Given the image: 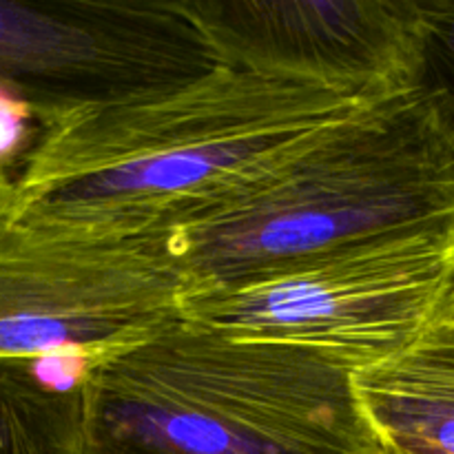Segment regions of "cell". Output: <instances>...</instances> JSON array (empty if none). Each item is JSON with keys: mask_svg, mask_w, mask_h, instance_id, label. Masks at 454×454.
<instances>
[{"mask_svg": "<svg viewBox=\"0 0 454 454\" xmlns=\"http://www.w3.org/2000/svg\"><path fill=\"white\" fill-rule=\"evenodd\" d=\"M381 100L217 65L171 87L40 120L13 182L22 200L62 220L176 231Z\"/></svg>", "mask_w": 454, "mask_h": 454, "instance_id": "6da1fadb", "label": "cell"}, {"mask_svg": "<svg viewBox=\"0 0 454 454\" xmlns=\"http://www.w3.org/2000/svg\"><path fill=\"white\" fill-rule=\"evenodd\" d=\"M353 375L180 315L93 364L80 454H377Z\"/></svg>", "mask_w": 454, "mask_h": 454, "instance_id": "7a4b0ae2", "label": "cell"}, {"mask_svg": "<svg viewBox=\"0 0 454 454\" xmlns=\"http://www.w3.org/2000/svg\"><path fill=\"white\" fill-rule=\"evenodd\" d=\"M437 231H454V142L415 87L331 129L173 238L186 288H204Z\"/></svg>", "mask_w": 454, "mask_h": 454, "instance_id": "3957f363", "label": "cell"}, {"mask_svg": "<svg viewBox=\"0 0 454 454\" xmlns=\"http://www.w3.org/2000/svg\"><path fill=\"white\" fill-rule=\"evenodd\" d=\"M184 291L173 231L62 220L0 168V357L100 362L180 317Z\"/></svg>", "mask_w": 454, "mask_h": 454, "instance_id": "277c9868", "label": "cell"}, {"mask_svg": "<svg viewBox=\"0 0 454 454\" xmlns=\"http://www.w3.org/2000/svg\"><path fill=\"white\" fill-rule=\"evenodd\" d=\"M452 293L454 231H437L186 288L180 315L233 335L306 346L357 372L415 344Z\"/></svg>", "mask_w": 454, "mask_h": 454, "instance_id": "5b68a950", "label": "cell"}, {"mask_svg": "<svg viewBox=\"0 0 454 454\" xmlns=\"http://www.w3.org/2000/svg\"><path fill=\"white\" fill-rule=\"evenodd\" d=\"M215 67L182 0H0V87L25 98L38 122Z\"/></svg>", "mask_w": 454, "mask_h": 454, "instance_id": "8992f818", "label": "cell"}, {"mask_svg": "<svg viewBox=\"0 0 454 454\" xmlns=\"http://www.w3.org/2000/svg\"><path fill=\"white\" fill-rule=\"evenodd\" d=\"M217 65L393 98L417 87L419 0H182Z\"/></svg>", "mask_w": 454, "mask_h": 454, "instance_id": "52a82bcc", "label": "cell"}, {"mask_svg": "<svg viewBox=\"0 0 454 454\" xmlns=\"http://www.w3.org/2000/svg\"><path fill=\"white\" fill-rule=\"evenodd\" d=\"M353 386L377 454H454V293L415 344Z\"/></svg>", "mask_w": 454, "mask_h": 454, "instance_id": "ba28073f", "label": "cell"}, {"mask_svg": "<svg viewBox=\"0 0 454 454\" xmlns=\"http://www.w3.org/2000/svg\"><path fill=\"white\" fill-rule=\"evenodd\" d=\"M82 390H56L35 359L0 357V454H80Z\"/></svg>", "mask_w": 454, "mask_h": 454, "instance_id": "9c48e42d", "label": "cell"}, {"mask_svg": "<svg viewBox=\"0 0 454 454\" xmlns=\"http://www.w3.org/2000/svg\"><path fill=\"white\" fill-rule=\"evenodd\" d=\"M419 29L417 87L434 102L454 142V0H419Z\"/></svg>", "mask_w": 454, "mask_h": 454, "instance_id": "30bf717a", "label": "cell"}, {"mask_svg": "<svg viewBox=\"0 0 454 454\" xmlns=\"http://www.w3.org/2000/svg\"><path fill=\"white\" fill-rule=\"evenodd\" d=\"M34 106L18 93L0 87V168L16 171L34 146L38 129H34Z\"/></svg>", "mask_w": 454, "mask_h": 454, "instance_id": "8fae6325", "label": "cell"}]
</instances>
